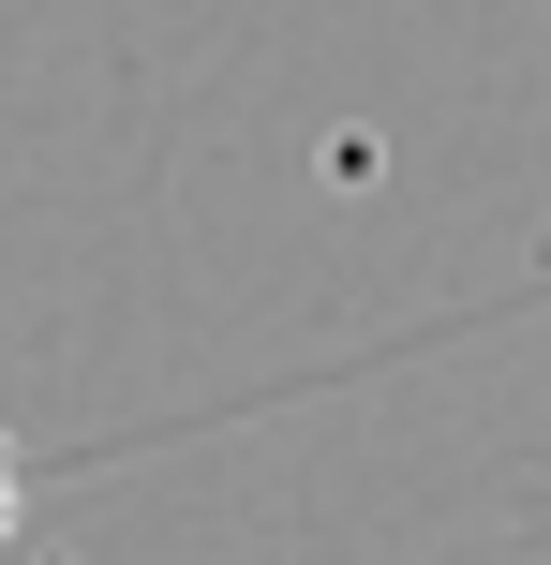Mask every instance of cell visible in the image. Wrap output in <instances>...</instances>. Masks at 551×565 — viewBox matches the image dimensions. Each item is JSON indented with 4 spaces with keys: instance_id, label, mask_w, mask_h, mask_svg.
<instances>
[{
    "instance_id": "6da1fadb",
    "label": "cell",
    "mask_w": 551,
    "mask_h": 565,
    "mask_svg": "<svg viewBox=\"0 0 551 565\" xmlns=\"http://www.w3.org/2000/svg\"><path fill=\"white\" fill-rule=\"evenodd\" d=\"M0 521H15V461H0Z\"/></svg>"
}]
</instances>
